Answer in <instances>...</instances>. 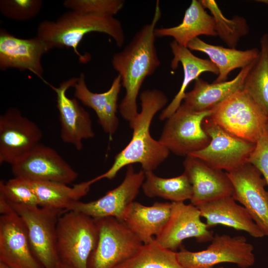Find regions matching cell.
Returning a JSON list of instances; mask_svg holds the SVG:
<instances>
[{
	"label": "cell",
	"mask_w": 268,
	"mask_h": 268,
	"mask_svg": "<svg viewBox=\"0 0 268 268\" xmlns=\"http://www.w3.org/2000/svg\"><path fill=\"white\" fill-rule=\"evenodd\" d=\"M145 179L141 188L149 198L159 197L171 202L191 200L193 196L191 184L187 176L182 174L172 178L156 176L153 171L144 172Z\"/></svg>",
	"instance_id": "cell-28"
},
{
	"label": "cell",
	"mask_w": 268,
	"mask_h": 268,
	"mask_svg": "<svg viewBox=\"0 0 268 268\" xmlns=\"http://www.w3.org/2000/svg\"><path fill=\"white\" fill-rule=\"evenodd\" d=\"M127 167L124 179L116 188L96 201H77L67 211H78L94 219L111 217L123 222L127 210L139 194L145 179L142 169L137 172L133 165Z\"/></svg>",
	"instance_id": "cell-11"
},
{
	"label": "cell",
	"mask_w": 268,
	"mask_h": 268,
	"mask_svg": "<svg viewBox=\"0 0 268 268\" xmlns=\"http://www.w3.org/2000/svg\"><path fill=\"white\" fill-rule=\"evenodd\" d=\"M16 177L31 181H50L68 184L78 173L53 148L39 143L11 165Z\"/></svg>",
	"instance_id": "cell-13"
},
{
	"label": "cell",
	"mask_w": 268,
	"mask_h": 268,
	"mask_svg": "<svg viewBox=\"0 0 268 268\" xmlns=\"http://www.w3.org/2000/svg\"><path fill=\"white\" fill-rule=\"evenodd\" d=\"M42 5L41 0H1L0 11L7 18L24 21L38 14Z\"/></svg>",
	"instance_id": "cell-34"
},
{
	"label": "cell",
	"mask_w": 268,
	"mask_h": 268,
	"mask_svg": "<svg viewBox=\"0 0 268 268\" xmlns=\"http://www.w3.org/2000/svg\"><path fill=\"white\" fill-rule=\"evenodd\" d=\"M121 85V78L118 75L107 91L103 93H94L88 88L84 74L82 73L73 86L76 99L95 111L99 124L104 132L110 135L116 133L119 126L117 112Z\"/></svg>",
	"instance_id": "cell-21"
},
{
	"label": "cell",
	"mask_w": 268,
	"mask_h": 268,
	"mask_svg": "<svg viewBox=\"0 0 268 268\" xmlns=\"http://www.w3.org/2000/svg\"><path fill=\"white\" fill-rule=\"evenodd\" d=\"M92 32L106 34L121 47L125 35L121 22L114 16L85 13L71 10L62 15L56 21L41 22L37 29V36L50 50L71 48L81 63H86L89 57L82 55L78 51L79 44L84 36Z\"/></svg>",
	"instance_id": "cell-3"
},
{
	"label": "cell",
	"mask_w": 268,
	"mask_h": 268,
	"mask_svg": "<svg viewBox=\"0 0 268 268\" xmlns=\"http://www.w3.org/2000/svg\"><path fill=\"white\" fill-rule=\"evenodd\" d=\"M226 173L233 187L232 197L246 209L265 236H268V191L262 173L249 162Z\"/></svg>",
	"instance_id": "cell-14"
},
{
	"label": "cell",
	"mask_w": 268,
	"mask_h": 268,
	"mask_svg": "<svg viewBox=\"0 0 268 268\" xmlns=\"http://www.w3.org/2000/svg\"><path fill=\"white\" fill-rule=\"evenodd\" d=\"M257 60L242 68L237 76L230 81L209 83L198 78L193 89L186 93L183 103L196 112L212 110L229 96L243 89L245 80Z\"/></svg>",
	"instance_id": "cell-22"
},
{
	"label": "cell",
	"mask_w": 268,
	"mask_h": 268,
	"mask_svg": "<svg viewBox=\"0 0 268 268\" xmlns=\"http://www.w3.org/2000/svg\"><path fill=\"white\" fill-rule=\"evenodd\" d=\"M78 80L71 78L56 87L46 82L55 92L57 107L59 112L60 137L63 141L73 145L76 150L83 148L84 139L94 137L92 121L89 113L80 105L75 98L67 95V89L73 87Z\"/></svg>",
	"instance_id": "cell-17"
},
{
	"label": "cell",
	"mask_w": 268,
	"mask_h": 268,
	"mask_svg": "<svg viewBox=\"0 0 268 268\" xmlns=\"http://www.w3.org/2000/svg\"><path fill=\"white\" fill-rule=\"evenodd\" d=\"M223 268L222 267H217V268Z\"/></svg>",
	"instance_id": "cell-39"
},
{
	"label": "cell",
	"mask_w": 268,
	"mask_h": 268,
	"mask_svg": "<svg viewBox=\"0 0 268 268\" xmlns=\"http://www.w3.org/2000/svg\"><path fill=\"white\" fill-rule=\"evenodd\" d=\"M202 126L210 137V143L202 149L190 155L226 172L234 170L248 162L256 143L229 134L209 117L203 121Z\"/></svg>",
	"instance_id": "cell-10"
},
{
	"label": "cell",
	"mask_w": 268,
	"mask_h": 268,
	"mask_svg": "<svg viewBox=\"0 0 268 268\" xmlns=\"http://www.w3.org/2000/svg\"><path fill=\"white\" fill-rule=\"evenodd\" d=\"M200 1L211 13L217 36L229 48H235L240 39L249 32L246 19L238 15H234L232 19L225 17L214 0H200Z\"/></svg>",
	"instance_id": "cell-31"
},
{
	"label": "cell",
	"mask_w": 268,
	"mask_h": 268,
	"mask_svg": "<svg viewBox=\"0 0 268 268\" xmlns=\"http://www.w3.org/2000/svg\"><path fill=\"white\" fill-rule=\"evenodd\" d=\"M56 268H71L60 262L58 265H57V267Z\"/></svg>",
	"instance_id": "cell-36"
},
{
	"label": "cell",
	"mask_w": 268,
	"mask_h": 268,
	"mask_svg": "<svg viewBox=\"0 0 268 268\" xmlns=\"http://www.w3.org/2000/svg\"><path fill=\"white\" fill-rule=\"evenodd\" d=\"M95 220L98 239L87 268H115L133 256L143 244L123 222L111 217Z\"/></svg>",
	"instance_id": "cell-8"
},
{
	"label": "cell",
	"mask_w": 268,
	"mask_h": 268,
	"mask_svg": "<svg viewBox=\"0 0 268 268\" xmlns=\"http://www.w3.org/2000/svg\"><path fill=\"white\" fill-rule=\"evenodd\" d=\"M210 242L205 249L198 252L181 247L177 252L180 264L184 268H213L217 264L229 263L248 268L255 264L253 246L244 236L215 234Z\"/></svg>",
	"instance_id": "cell-9"
},
{
	"label": "cell",
	"mask_w": 268,
	"mask_h": 268,
	"mask_svg": "<svg viewBox=\"0 0 268 268\" xmlns=\"http://www.w3.org/2000/svg\"><path fill=\"white\" fill-rule=\"evenodd\" d=\"M156 37L170 36L179 45L187 47L188 43L200 35L215 36V22L200 0H193L186 9L182 22L178 25L156 28Z\"/></svg>",
	"instance_id": "cell-25"
},
{
	"label": "cell",
	"mask_w": 268,
	"mask_h": 268,
	"mask_svg": "<svg viewBox=\"0 0 268 268\" xmlns=\"http://www.w3.org/2000/svg\"><path fill=\"white\" fill-rule=\"evenodd\" d=\"M49 51L47 45L37 36L20 38L4 29L0 30V69L15 68L29 70L43 78L42 56Z\"/></svg>",
	"instance_id": "cell-19"
},
{
	"label": "cell",
	"mask_w": 268,
	"mask_h": 268,
	"mask_svg": "<svg viewBox=\"0 0 268 268\" xmlns=\"http://www.w3.org/2000/svg\"><path fill=\"white\" fill-rule=\"evenodd\" d=\"M213 109L196 112L184 103L166 119L159 141L170 151L189 156L206 147L210 137L202 128V122Z\"/></svg>",
	"instance_id": "cell-7"
},
{
	"label": "cell",
	"mask_w": 268,
	"mask_h": 268,
	"mask_svg": "<svg viewBox=\"0 0 268 268\" xmlns=\"http://www.w3.org/2000/svg\"><path fill=\"white\" fill-rule=\"evenodd\" d=\"M248 162L261 172L268 186V127L257 141Z\"/></svg>",
	"instance_id": "cell-35"
},
{
	"label": "cell",
	"mask_w": 268,
	"mask_h": 268,
	"mask_svg": "<svg viewBox=\"0 0 268 268\" xmlns=\"http://www.w3.org/2000/svg\"><path fill=\"white\" fill-rule=\"evenodd\" d=\"M115 268H184L177 252L165 248L154 239L142 244L137 252Z\"/></svg>",
	"instance_id": "cell-30"
},
{
	"label": "cell",
	"mask_w": 268,
	"mask_h": 268,
	"mask_svg": "<svg viewBox=\"0 0 268 268\" xmlns=\"http://www.w3.org/2000/svg\"><path fill=\"white\" fill-rule=\"evenodd\" d=\"M170 46L173 55L171 67L175 70L181 63L184 77L178 92L160 115L161 120H166L177 111L184 100L187 87L192 81L199 78L201 74L204 72H212L217 75L219 74L217 67L210 60L195 56L189 49L179 45L175 40L170 43Z\"/></svg>",
	"instance_id": "cell-24"
},
{
	"label": "cell",
	"mask_w": 268,
	"mask_h": 268,
	"mask_svg": "<svg viewBox=\"0 0 268 268\" xmlns=\"http://www.w3.org/2000/svg\"><path fill=\"white\" fill-rule=\"evenodd\" d=\"M198 208L184 202H172L169 219L155 241L163 247L176 251L185 239L194 238L199 243L211 241L214 234L201 219Z\"/></svg>",
	"instance_id": "cell-15"
},
{
	"label": "cell",
	"mask_w": 268,
	"mask_h": 268,
	"mask_svg": "<svg viewBox=\"0 0 268 268\" xmlns=\"http://www.w3.org/2000/svg\"><path fill=\"white\" fill-rule=\"evenodd\" d=\"M8 202L24 222L37 259L44 268H56L60 262L57 251V224L59 217L66 211Z\"/></svg>",
	"instance_id": "cell-6"
},
{
	"label": "cell",
	"mask_w": 268,
	"mask_h": 268,
	"mask_svg": "<svg viewBox=\"0 0 268 268\" xmlns=\"http://www.w3.org/2000/svg\"><path fill=\"white\" fill-rule=\"evenodd\" d=\"M123 0H67L64 6L76 11L113 16L123 7Z\"/></svg>",
	"instance_id": "cell-33"
},
{
	"label": "cell",
	"mask_w": 268,
	"mask_h": 268,
	"mask_svg": "<svg viewBox=\"0 0 268 268\" xmlns=\"http://www.w3.org/2000/svg\"><path fill=\"white\" fill-rule=\"evenodd\" d=\"M161 16L159 1L157 0L154 16L144 25L120 52L114 55L112 64L121 76L126 93L119 105L121 115L129 122L138 113L137 97L144 79L160 66L155 45V30Z\"/></svg>",
	"instance_id": "cell-1"
},
{
	"label": "cell",
	"mask_w": 268,
	"mask_h": 268,
	"mask_svg": "<svg viewBox=\"0 0 268 268\" xmlns=\"http://www.w3.org/2000/svg\"><path fill=\"white\" fill-rule=\"evenodd\" d=\"M171 209V202H156L147 206L134 201L127 210L123 222L142 243H147L162 231Z\"/></svg>",
	"instance_id": "cell-23"
},
{
	"label": "cell",
	"mask_w": 268,
	"mask_h": 268,
	"mask_svg": "<svg viewBox=\"0 0 268 268\" xmlns=\"http://www.w3.org/2000/svg\"><path fill=\"white\" fill-rule=\"evenodd\" d=\"M30 181L39 206L67 211L71 204L88 193L92 184L98 181L95 177L72 187L58 182Z\"/></svg>",
	"instance_id": "cell-27"
},
{
	"label": "cell",
	"mask_w": 268,
	"mask_h": 268,
	"mask_svg": "<svg viewBox=\"0 0 268 268\" xmlns=\"http://www.w3.org/2000/svg\"><path fill=\"white\" fill-rule=\"evenodd\" d=\"M0 262L9 268H44L34 253L24 222L13 208L0 216Z\"/></svg>",
	"instance_id": "cell-16"
},
{
	"label": "cell",
	"mask_w": 268,
	"mask_h": 268,
	"mask_svg": "<svg viewBox=\"0 0 268 268\" xmlns=\"http://www.w3.org/2000/svg\"><path fill=\"white\" fill-rule=\"evenodd\" d=\"M259 57L248 74L243 85L244 91L268 118V34L260 40Z\"/></svg>",
	"instance_id": "cell-29"
},
{
	"label": "cell",
	"mask_w": 268,
	"mask_h": 268,
	"mask_svg": "<svg viewBox=\"0 0 268 268\" xmlns=\"http://www.w3.org/2000/svg\"><path fill=\"white\" fill-rule=\"evenodd\" d=\"M256 1L264 3L268 6V0H258Z\"/></svg>",
	"instance_id": "cell-37"
},
{
	"label": "cell",
	"mask_w": 268,
	"mask_h": 268,
	"mask_svg": "<svg viewBox=\"0 0 268 268\" xmlns=\"http://www.w3.org/2000/svg\"><path fill=\"white\" fill-rule=\"evenodd\" d=\"M209 117L229 134L255 143L268 127V118L243 89L217 105Z\"/></svg>",
	"instance_id": "cell-5"
},
{
	"label": "cell",
	"mask_w": 268,
	"mask_h": 268,
	"mask_svg": "<svg viewBox=\"0 0 268 268\" xmlns=\"http://www.w3.org/2000/svg\"><path fill=\"white\" fill-rule=\"evenodd\" d=\"M184 173L192 187L191 203L198 206L226 196H232L233 187L226 172L215 168L192 155L186 156Z\"/></svg>",
	"instance_id": "cell-18"
},
{
	"label": "cell",
	"mask_w": 268,
	"mask_h": 268,
	"mask_svg": "<svg viewBox=\"0 0 268 268\" xmlns=\"http://www.w3.org/2000/svg\"><path fill=\"white\" fill-rule=\"evenodd\" d=\"M43 133L15 108L0 116V163L13 164L40 143Z\"/></svg>",
	"instance_id": "cell-12"
},
{
	"label": "cell",
	"mask_w": 268,
	"mask_h": 268,
	"mask_svg": "<svg viewBox=\"0 0 268 268\" xmlns=\"http://www.w3.org/2000/svg\"><path fill=\"white\" fill-rule=\"evenodd\" d=\"M236 201L232 196H226L202 203L197 207L201 217L205 219V223L209 228L222 225L237 230L245 231L255 238L265 236L246 209Z\"/></svg>",
	"instance_id": "cell-20"
},
{
	"label": "cell",
	"mask_w": 268,
	"mask_h": 268,
	"mask_svg": "<svg viewBox=\"0 0 268 268\" xmlns=\"http://www.w3.org/2000/svg\"><path fill=\"white\" fill-rule=\"evenodd\" d=\"M98 235L95 219L78 211L64 212L57 224V251L60 262L71 268H87Z\"/></svg>",
	"instance_id": "cell-4"
},
{
	"label": "cell",
	"mask_w": 268,
	"mask_h": 268,
	"mask_svg": "<svg viewBox=\"0 0 268 268\" xmlns=\"http://www.w3.org/2000/svg\"><path fill=\"white\" fill-rule=\"evenodd\" d=\"M190 50L206 54L216 66L219 74L213 82L225 81L228 74L236 68H243L257 60L260 50L257 48L239 50L208 44L199 38L191 40L188 44Z\"/></svg>",
	"instance_id": "cell-26"
},
{
	"label": "cell",
	"mask_w": 268,
	"mask_h": 268,
	"mask_svg": "<svg viewBox=\"0 0 268 268\" xmlns=\"http://www.w3.org/2000/svg\"><path fill=\"white\" fill-rule=\"evenodd\" d=\"M0 268H9L7 266L2 263L0 262Z\"/></svg>",
	"instance_id": "cell-38"
},
{
	"label": "cell",
	"mask_w": 268,
	"mask_h": 268,
	"mask_svg": "<svg viewBox=\"0 0 268 268\" xmlns=\"http://www.w3.org/2000/svg\"><path fill=\"white\" fill-rule=\"evenodd\" d=\"M0 195L11 203L39 206L30 181L22 178L14 177L6 182L0 180Z\"/></svg>",
	"instance_id": "cell-32"
},
{
	"label": "cell",
	"mask_w": 268,
	"mask_h": 268,
	"mask_svg": "<svg viewBox=\"0 0 268 268\" xmlns=\"http://www.w3.org/2000/svg\"><path fill=\"white\" fill-rule=\"evenodd\" d=\"M141 110L129 122L132 137L126 147L116 155L111 167L96 177L98 180L115 178L123 167L139 163L144 172L155 170L168 157L170 151L150 134V127L156 114L168 102L166 95L158 89L146 90L140 94Z\"/></svg>",
	"instance_id": "cell-2"
}]
</instances>
